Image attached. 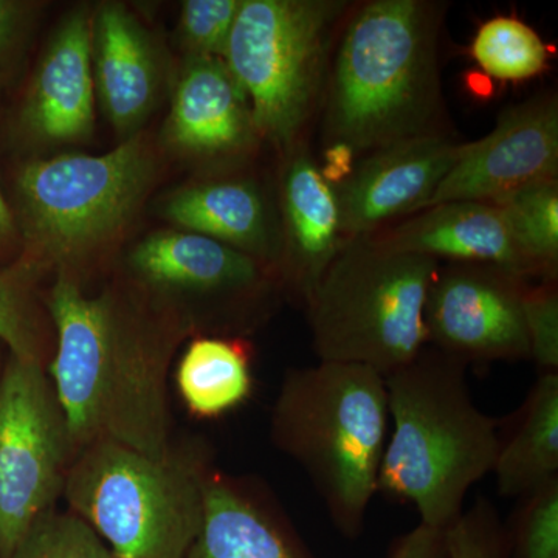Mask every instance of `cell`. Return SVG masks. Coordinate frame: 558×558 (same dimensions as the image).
I'll use <instances>...</instances> for the list:
<instances>
[{
  "label": "cell",
  "mask_w": 558,
  "mask_h": 558,
  "mask_svg": "<svg viewBox=\"0 0 558 558\" xmlns=\"http://www.w3.org/2000/svg\"><path fill=\"white\" fill-rule=\"evenodd\" d=\"M95 89L106 116L128 134L149 116L160 87V68L148 33L119 3H106L92 20Z\"/></svg>",
  "instance_id": "d6986e66"
},
{
  "label": "cell",
  "mask_w": 558,
  "mask_h": 558,
  "mask_svg": "<svg viewBox=\"0 0 558 558\" xmlns=\"http://www.w3.org/2000/svg\"><path fill=\"white\" fill-rule=\"evenodd\" d=\"M557 174L558 101L549 92L510 106L486 137L464 143L427 207L454 201L494 202Z\"/></svg>",
  "instance_id": "7c38bea8"
},
{
  "label": "cell",
  "mask_w": 558,
  "mask_h": 558,
  "mask_svg": "<svg viewBox=\"0 0 558 558\" xmlns=\"http://www.w3.org/2000/svg\"><path fill=\"white\" fill-rule=\"evenodd\" d=\"M281 178L278 278L306 307L323 275L344 245L336 189L303 145L289 150Z\"/></svg>",
  "instance_id": "5bb4252c"
},
{
  "label": "cell",
  "mask_w": 558,
  "mask_h": 558,
  "mask_svg": "<svg viewBox=\"0 0 558 558\" xmlns=\"http://www.w3.org/2000/svg\"><path fill=\"white\" fill-rule=\"evenodd\" d=\"M498 494L523 498L558 478V373H539L517 413L515 425L499 440Z\"/></svg>",
  "instance_id": "44dd1931"
},
{
  "label": "cell",
  "mask_w": 558,
  "mask_h": 558,
  "mask_svg": "<svg viewBox=\"0 0 558 558\" xmlns=\"http://www.w3.org/2000/svg\"><path fill=\"white\" fill-rule=\"evenodd\" d=\"M75 457L43 360L10 354L0 376V558L54 509Z\"/></svg>",
  "instance_id": "9c48e42d"
},
{
  "label": "cell",
  "mask_w": 558,
  "mask_h": 558,
  "mask_svg": "<svg viewBox=\"0 0 558 558\" xmlns=\"http://www.w3.org/2000/svg\"><path fill=\"white\" fill-rule=\"evenodd\" d=\"M33 270L25 264L17 270L0 271V340L10 354L43 360L28 292Z\"/></svg>",
  "instance_id": "4316f807"
},
{
  "label": "cell",
  "mask_w": 558,
  "mask_h": 558,
  "mask_svg": "<svg viewBox=\"0 0 558 558\" xmlns=\"http://www.w3.org/2000/svg\"><path fill=\"white\" fill-rule=\"evenodd\" d=\"M450 558H506L505 523L494 502L476 498L446 531Z\"/></svg>",
  "instance_id": "f1b7e54d"
},
{
  "label": "cell",
  "mask_w": 558,
  "mask_h": 558,
  "mask_svg": "<svg viewBox=\"0 0 558 558\" xmlns=\"http://www.w3.org/2000/svg\"><path fill=\"white\" fill-rule=\"evenodd\" d=\"M473 60L492 78L519 83L539 75L548 65L549 50L531 25L517 17H492L473 38Z\"/></svg>",
  "instance_id": "cb8c5ba5"
},
{
  "label": "cell",
  "mask_w": 558,
  "mask_h": 558,
  "mask_svg": "<svg viewBox=\"0 0 558 558\" xmlns=\"http://www.w3.org/2000/svg\"><path fill=\"white\" fill-rule=\"evenodd\" d=\"M11 558H112L100 535L73 512L43 513Z\"/></svg>",
  "instance_id": "484cf974"
},
{
  "label": "cell",
  "mask_w": 558,
  "mask_h": 558,
  "mask_svg": "<svg viewBox=\"0 0 558 558\" xmlns=\"http://www.w3.org/2000/svg\"><path fill=\"white\" fill-rule=\"evenodd\" d=\"M16 14L17 9L14 3L0 0V57H2L7 44L10 43L11 35H13Z\"/></svg>",
  "instance_id": "d6a6232c"
},
{
  "label": "cell",
  "mask_w": 558,
  "mask_h": 558,
  "mask_svg": "<svg viewBox=\"0 0 558 558\" xmlns=\"http://www.w3.org/2000/svg\"><path fill=\"white\" fill-rule=\"evenodd\" d=\"M387 558H450L446 531L418 523L389 545Z\"/></svg>",
  "instance_id": "4dcf8cb0"
},
{
  "label": "cell",
  "mask_w": 558,
  "mask_h": 558,
  "mask_svg": "<svg viewBox=\"0 0 558 558\" xmlns=\"http://www.w3.org/2000/svg\"><path fill=\"white\" fill-rule=\"evenodd\" d=\"M368 238L384 247L427 256L439 264H490L523 278L542 279L520 248L505 213L492 202H444Z\"/></svg>",
  "instance_id": "9a60e30c"
},
{
  "label": "cell",
  "mask_w": 558,
  "mask_h": 558,
  "mask_svg": "<svg viewBox=\"0 0 558 558\" xmlns=\"http://www.w3.org/2000/svg\"><path fill=\"white\" fill-rule=\"evenodd\" d=\"M519 499L505 524L506 558H558V478Z\"/></svg>",
  "instance_id": "d4e9b609"
},
{
  "label": "cell",
  "mask_w": 558,
  "mask_h": 558,
  "mask_svg": "<svg viewBox=\"0 0 558 558\" xmlns=\"http://www.w3.org/2000/svg\"><path fill=\"white\" fill-rule=\"evenodd\" d=\"M523 314L529 360H534L539 373H558L557 279L527 286Z\"/></svg>",
  "instance_id": "f546056e"
},
{
  "label": "cell",
  "mask_w": 558,
  "mask_h": 558,
  "mask_svg": "<svg viewBox=\"0 0 558 558\" xmlns=\"http://www.w3.org/2000/svg\"><path fill=\"white\" fill-rule=\"evenodd\" d=\"M252 352L241 337L191 341L175 369V387L194 417L218 418L253 395Z\"/></svg>",
  "instance_id": "7402d4cb"
},
{
  "label": "cell",
  "mask_w": 558,
  "mask_h": 558,
  "mask_svg": "<svg viewBox=\"0 0 558 558\" xmlns=\"http://www.w3.org/2000/svg\"><path fill=\"white\" fill-rule=\"evenodd\" d=\"M531 282L490 264H439L424 307L428 347L468 366L529 360L523 301Z\"/></svg>",
  "instance_id": "30bf717a"
},
{
  "label": "cell",
  "mask_w": 558,
  "mask_h": 558,
  "mask_svg": "<svg viewBox=\"0 0 558 558\" xmlns=\"http://www.w3.org/2000/svg\"><path fill=\"white\" fill-rule=\"evenodd\" d=\"M439 263L377 244L344 242L307 301L319 362L354 363L381 376L427 347L424 307Z\"/></svg>",
  "instance_id": "8992f818"
},
{
  "label": "cell",
  "mask_w": 558,
  "mask_h": 558,
  "mask_svg": "<svg viewBox=\"0 0 558 558\" xmlns=\"http://www.w3.org/2000/svg\"><path fill=\"white\" fill-rule=\"evenodd\" d=\"M14 231V220L13 215H11L9 205H7L5 199H3L2 191H0V241L7 240L13 234Z\"/></svg>",
  "instance_id": "836d02e7"
},
{
  "label": "cell",
  "mask_w": 558,
  "mask_h": 558,
  "mask_svg": "<svg viewBox=\"0 0 558 558\" xmlns=\"http://www.w3.org/2000/svg\"><path fill=\"white\" fill-rule=\"evenodd\" d=\"M47 306L58 337L49 376L76 453L109 442L165 457L168 371L191 319L113 290L87 296L65 274Z\"/></svg>",
  "instance_id": "6da1fadb"
},
{
  "label": "cell",
  "mask_w": 558,
  "mask_h": 558,
  "mask_svg": "<svg viewBox=\"0 0 558 558\" xmlns=\"http://www.w3.org/2000/svg\"><path fill=\"white\" fill-rule=\"evenodd\" d=\"M447 7L371 0L343 28L323 90V138L357 159L442 130L440 33Z\"/></svg>",
  "instance_id": "7a4b0ae2"
},
{
  "label": "cell",
  "mask_w": 558,
  "mask_h": 558,
  "mask_svg": "<svg viewBox=\"0 0 558 558\" xmlns=\"http://www.w3.org/2000/svg\"><path fill=\"white\" fill-rule=\"evenodd\" d=\"M385 385L392 429L377 494L410 502L421 524L447 531L464 512L470 488L494 472L497 421L473 402L468 365L428 344Z\"/></svg>",
  "instance_id": "3957f363"
},
{
  "label": "cell",
  "mask_w": 558,
  "mask_h": 558,
  "mask_svg": "<svg viewBox=\"0 0 558 558\" xmlns=\"http://www.w3.org/2000/svg\"><path fill=\"white\" fill-rule=\"evenodd\" d=\"M185 558H317L255 484L213 470L204 523Z\"/></svg>",
  "instance_id": "e0dca14e"
},
{
  "label": "cell",
  "mask_w": 558,
  "mask_h": 558,
  "mask_svg": "<svg viewBox=\"0 0 558 558\" xmlns=\"http://www.w3.org/2000/svg\"><path fill=\"white\" fill-rule=\"evenodd\" d=\"M24 121L33 134L50 142L84 138L94 130L92 20L86 11H73L54 33L33 78Z\"/></svg>",
  "instance_id": "ac0fdd59"
},
{
  "label": "cell",
  "mask_w": 558,
  "mask_h": 558,
  "mask_svg": "<svg viewBox=\"0 0 558 558\" xmlns=\"http://www.w3.org/2000/svg\"><path fill=\"white\" fill-rule=\"evenodd\" d=\"M343 0H242L222 61L259 138L289 153L322 105Z\"/></svg>",
  "instance_id": "52a82bcc"
},
{
  "label": "cell",
  "mask_w": 558,
  "mask_h": 558,
  "mask_svg": "<svg viewBox=\"0 0 558 558\" xmlns=\"http://www.w3.org/2000/svg\"><path fill=\"white\" fill-rule=\"evenodd\" d=\"M183 153L209 159L244 156L259 140L244 92L220 58H190L165 128Z\"/></svg>",
  "instance_id": "2e32d148"
},
{
  "label": "cell",
  "mask_w": 558,
  "mask_h": 558,
  "mask_svg": "<svg viewBox=\"0 0 558 558\" xmlns=\"http://www.w3.org/2000/svg\"><path fill=\"white\" fill-rule=\"evenodd\" d=\"M130 260L153 288L213 301L230 330L250 328L281 288L271 267L193 231L150 234L132 250Z\"/></svg>",
  "instance_id": "8fae6325"
},
{
  "label": "cell",
  "mask_w": 558,
  "mask_h": 558,
  "mask_svg": "<svg viewBox=\"0 0 558 558\" xmlns=\"http://www.w3.org/2000/svg\"><path fill=\"white\" fill-rule=\"evenodd\" d=\"M505 213L524 255L537 267L542 281L558 274V180L529 183L492 202Z\"/></svg>",
  "instance_id": "603a6c76"
},
{
  "label": "cell",
  "mask_w": 558,
  "mask_h": 558,
  "mask_svg": "<svg viewBox=\"0 0 558 558\" xmlns=\"http://www.w3.org/2000/svg\"><path fill=\"white\" fill-rule=\"evenodd\" d=\"M165 216L186 231L204 234L271 267L279 259L269 202L253 180L222 179L174 194Z\"/></svg>",
  "instance_id": "ffe728a7"
},
{
  "label": "cell",
  "mask_w": 558,
  "mask_h": 558,
  "mask_svg": "<svg viewBox=\"0 0 558 558\" xmlns=\"http://www.w3.org/2000/svg\"><path fill=\"white\" fill-rule=\"evenodd\" d=\"M385 377L354 363L286 373L271 410L275 447L299 462L344 538L365 529L388 440Z\"/></svg>",
  "instance_id": "277c9868"
},
{
  "label": "cell",
  "mask_w": 558,
  "mask_h": 558,
  "mask_svg": "<svg viewBox=\"0 0 558 558\" xmlns=\"http://www.w3.org/2000/svg\"><path fill=\"white\" fill-rule=\"evenodd\" d=\"M209 462L202 440L161 458L98 442L76 453L62 497L112 558H185L204 523Z\"/></svg>",
  "instance_id": "5b68a950"
},
{
  "label": "cell",
  "mask_w": 558,
  "mask_h": 558,
  "mask_svg": "<svg viewBox=\"0 0 558 558\" xmlns=\"http://www.w3.org/2000/svg\"><path fill=\"white\" fill-rule=\"evenodd\" d=\"M153 172V154L140 135L101 156L70 154L25 165L17 196L35 253L27 266H64L116 236L137 211Z\"/></svg>",
  "instance_id": "ba28073f"
},
{
  "label": "cell",
  "mask_w": 558,
  "mask_h": 558,
  "mask_svg": "<svg viewBox=\"0 0 558 558\" xmlns=\"http://www.w3.org/2000/svg\"><path fill=\"white\" fill-rule=\"evenodd\" d=\"M462 145L449 134H433L360 157L336 189L344 241L368 238L391 220L427 208Z\"/></svg>",
  "instance_id": "4fadbf2b"
},
{
  "label": "cell",
  "mask_w": 558,
  "mask_h": 558,
  "mask_svg": "<svg viewBox=\"0 0 558 558\" xmlns=\"http://www.w3.org/2000/svg\"><path fill=\"white\" fill-rule=\"evenodd\" d=\"M357 160L354 150L348 148L347 145H340V143L326 145L325 165L319 167V172L326 182L337 189L352 174Z\"/></svg>",
  "instance_id": "1f68e13d"
},
{
  "label": "cell",
  "mask_w": 558,
  "mask_h": 558,
  "mask_svg": "<svg viewBox=\"0 0 558 558\" xmlns=\"http://www.w3.org/2000/svg\"><path fill=\"white\" fill-rule=\"evenodd\" d=\"M242 7V0H186L180 14V36L190 58H220Z\"/></svg>",
  "instance_id": "83f0119b"
}]
</instances>
